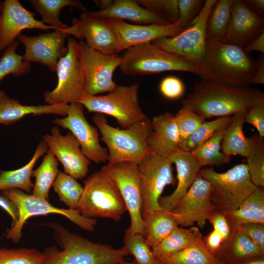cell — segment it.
Instances as JSON below:
<instances>
[{"mask_svg":"<svg viewBox=\"0 0 264 264\" xmlns=\"http://www.w3.org/2000/svg\"><path fill=\"white\" fill-rule=\"evenodd\" d=\"M159 88L162 95L171 100L179 98L185 91L184 83L180 79L175 76L164 78L160 82Z\"/></svg>","mask_w":264,"mask_h":264,"instance_id":"48","label":"cell"},{"mask_svg":"<svg viewBox=\"0 0 264 264\" xmlns=\"http://www.w3.org/2000/svg\"><path fill=\"white\" fill-rule=\"evenodd\" d=\"M225 130L219 131L200 146L190 152L201 167L220 166L230 162L231 157L226 156L221 151V142Z\"/></svg>","mask_w":264,"mask_h":264,"instance_id":"37","label":"cell"},{"mask_svg":"<svg viewBox=\"0 0 264 264\" xmlns=\"http://www.w3.org/2000/svg\"><path fill=\"white\" fill-rule=\"evenodd\" d=\"M139 89L137 83L117 86L107 94L84 95L77 102L81 103L90 112L113 117L121 129H126L148 117L139 105Z\"/></svg>","mask_w":264,"mask_h":264,"instance_id":"8","label":"cell"},{"mask_svg":"<svg viewBox=\"0 0 264 264\" xmlns=\"http://www.w3.org/2000/svg\"><path fill=\"white\" fill-rule=\"evenodd\" d=\"M172 162L169 157L151 154L138 164L142 194V217L143 219L161 209L158 200L165 187L174 185Z\"/></svg>","mask_w":264,"mask_h":264,"instance_id":"13","label":"cell"},{"mask_svg":"<svg viewBox=\"0 0 264 264\" xmlns=\"http://www.w3.org/2000/svg\"><path fill=\"white\" fill-rule=\"evenodd\" d=\"M1 195L13 201L19 211V218L17 223L9 229L6 238L13 242H18L22 236L24 223L30 217L49 214H58L66 217L82 229L94 231L97 220L83 216L76 210L59 208L51 205L48 200L27 194L19 189L2 191Z\"/></svg>","mask_w":264,"mask_h":264,"instance_id":"9","label":"cell"},{"mask_svg":"<svg viewBox=\"0 0 264 264\" xmlns=\"http://www.w3.org/2000/svg\"><path fill=\"white\" fill-rule=\"evenodd\" d=\"M256 61L255 73L249 81V85L264 84V53H261Z\"/></svg>","mask_w":264,"mask_h":264,"instance_id":"52","label":"cell"},{"mask_svg":"<svg viewBox=\"0 0 264 264\" xmlns=\"http://www.w3.org/2000/svg\"><path fill=\"white\" fill-rule=\"evenodd\" d=\"M264 257V251L239 229L232 232L222 243L218 259L225 264H233Z\"/></svg>","mask_w":264,"mask_h":264,"instance_id":"27","label":"cell"},{"mask_svg":"<svg viewBox=\"0 0 264 264\" xmlns=\"http://www.w3.org/2000/svg\"><path fill=\"white\" fill-rule=\"evenodd\" d=\"M143 220V235L151 248L158 245L179 225L176 219L170 211L162 209L154 211Z\"/></svg>","mask_w":264,"mask_h":264,"instance_id":"30","label":"cell"},{"mask_svg":"<svg viewBox=\"0 0 264 264\" xmlns=\"http://www.w3.org/2000/svg\"><path fill=\"white\" fill-rule=\"evenodd\" d=\"M237 229L247 235L264 251V223L249 222L242 224Z\"/></svg>","mask_w":264,"mask_h":264,"instance_id":"50","label":"cell"},{"mask_svg":"<svg viewBox=\"0 0 264 264\" xmlns=\"http://www.w3.org/2000/svg\"><path fill=\"white\" fill-rule=\"evenodd\" d=\"M71 35V27L66 30L54 31L36 36L20 34L17 39L25 47L23 58L29 63L35 62L46 66L56 72L59 60L67 52L65 43Z\"/></svg>","mask_w":264,"mask_h":264,"instance_id":"17","label":"cell"},{"mask_svg":"<svg viewBox=\"0 0 264 264\" xmlns=\"http://www.w3.org/2000/svg\"><path fill=\"white\" fill-rule=\"evenodd\" d=\"M115 264H134L132 261H127L125 260Z\"/></svg>","mask_w":264,"mask_h":264,"instance_id":"58","label":"cell"},{"mask_svg":"<svg viewBox=\"0 0 264 264\" xmlns=\"http://www.w3.org/2000/svg\"><path fill=\"white\" fill-rule=\"evenodd\" d=\"M0 207L11 217L12 221H16L19 217V211L15 203L6 197L0 195Z\"/></svg>","mask_w":264,"mask_h":264,"instance_id":"53","label":"cell"},{"mask_svg":"<svg viewBox=\"0 0 264 264\" xmlns=\"http://www.w3.org/2000/svg\"><path fill=\"white\" fill-rule=\"evenodd\" d=\"M19 41L15 40L4 50L0 58V85L8 75L19 76L30 71L31 63L16 53Z\"/></svg>","mask_w":264,"mask_h":264,"instance_id":"40","label":"cell"},{"mask_svg":"<svg viewBox=\"0 0 264 264\" xmlns=\"http://www.w3.org/2000/svg\"><path fill=\"white\" fill-rule=\"evenodd\" d=\"M227 264H264V257L241 262Z\"/></svg>","mask_w":264,"mask_h":264,"instance_id":"57","label":"cell"},{"mask_svg":"<svg viewBox=\"0 0 264 264\" xmlns=\"http://www.w3.org/2000/svg\"><path fill=\"white\" fill-rule=\"evenodd\" d=\"M199 175L212 186L211 200L223 213L237 209L258 188L251 180L246 164L233 166L224 173L212 167L201 169Z\"/></svg>","mask_w":264,"mask_h":264,"instance_id":"7","label":"cell"},{"mask_svg":"<svg viewBox=\"0 0 264 264\" xmlns=\"http://www.w3.org/2000/svg\"><path fill=\"white\" fill-rule=\"evenodd\" d=\"M78 44V42L74 37L68 38L67 52L59 60L56 67V87L43 95L46 104H69L84 96L85 79L79 58Z\"/></svg>","mask_w":264,"mask_h":264,"instance_id":"11","label":"cell"},{"mask_svg":"<svg viewBox=\"0 0 264 264\" xmlns=\"http://www.w3.org/2000/svg\"><path fill=\"white\" fill-rule=\"evenodd\" d=\"M264 31V18L251 11L242 0H235L229 23L222 42L245 48Z\"/></svg>","mask_w":264,"mask_h":264,"instance_id":"22","label":"cell"},{"mask_svg":"<svg viewBox=\"0 0 264 264\" xmlns=\"http://www.w3.org/2000/svg\"><path fill=\"white\" fill-rule=\"evenodd\" d=\"M69 104L24 105L0 90V124L9 125L28 115L57 114L66 116Z\"/></svg>","mask_w":264,"mask_h":264,"instance_id":"26","label":"cell"},{"mask_svg":"<svg viewBox=\"0 0 264 264\" xmlns=\"http://www.w3.org/2000/svg\"><path fill=\"white\" fill-rule=\"evenodd\" d=\"M202 239L207 249L218 259L224 241L221 235L213 229L206 236L203 237Z\"/></svg>","mask_w":264,"mask_h":264,"instance_id":"51","label":"cell"},{"mask_svg":"<svg viewBox=\"0 0 264 264\" xmlns=\"http://www.w3.org/2000/svg\"><path fill=\"white\" fill-rule=\"evenodd\" d=\"M256 61L244 48L224 42L207 41L201 68V79L249 86Z\"/></svg>","mask_w":264,"mask_h":264,"instance_id":"3","label":"cell"},{"mask_svg":"<svg viewBox=\"0 0 264 264\" xmlns=\"http://www.w3.org/2000/svg\"><path fill=\"white\" fill-rule=\"evenodd\" d=\"M84 110V106L78 102L70 103L66 115L55 118L52 122L69 131L78 141L83 154L90 161L96 163L108 161V150L100 143L99 130L88 122Z\"/></svg>","mask_w":264,"mask_h":264,"instance_id":"15","label":"cell"},{"mask_svg":"<svg viewBox=\"0 0 264 264\" xmlns=\"http://www.w3.org/2000/svg\"><path fill=\"white\" fill-rule=\"evenodd\" d=\"M246 6L257 16L264 18V0H242Z\"/></svg>","mask_w":264,"mask_h":264,"instance_id":"54","label":"cell"},{"mask_svg":"<svg viewBox=\"0 0 264 264\" xmlns=\"http://www.w3.org/2000/svg\"><path fill=\"white\" fill-rule=\"evenodd\" d=\"M244 123L254 127L261 138L264 137V99L261 100L248 109L244 114Z\"/></svg>","mask_w":264,"mask_h":264,"instance_id":"47","label":"cell"},{"mask_svg":"<svg viewBox=\"0 0 264 264\" xmlns=\"http://www.w3.org/2000/svg\"><path fill=\"white\" fill-rule=\"evenodd\" d=\"M251 148L246 165L251 181L257 187H264V143L258 133L250 137Z\"/></svg>","mask_w":264,"mask_h":264,"instance_id":"41","label":"cell"},{"mask_svg":"<svg viewBox=\"0 0 264 264\" xmlns=\"http://www.w3.org/2000/svg\"><path fill=\"white\" fill-rule=\"evenodd\" d=\"M141 5L164 17L170 23L177 22L178 0H136Z\"/></svg>","mask_w":264,"mask_h":264,"instance_id":"45","label":"cell"},{"mask_svg":"<svg viewBox=\"0 0 264 264\" xmlns=\"http://www.w3.org/2000/svg\"><path fill=\"white\" fill-rule=\"evenodd\" d=\"M104 20L115 35L118 54L137 44L174 37L184 30L178 22L167 25L137 24L122 20Z\"/></svg>","mask_w":264,"mask_h":264,"instance_id":"18","label":"cell"},{"mask_svg":"<svg viewBox=\"0 0 264 264\" xmlns=\"http://www.w3.org/2000/svg\"><path fill=\"white\" fill-rule=\"evenodd\" d=\"M232 231L249 222L264 223V189L258 187L236 210L223 213Z\"/></svg>","mask_w":264,"mask_h":264,"instance_id":"29","label":"cell"},{"mask_svg":"<svg viewBox=\"0 0 264 264\" xmlns=\"http://www.w3.org/2000/svg\"><path fill=\"white\" fill-rule=\"evenodd\" d=\"M156 260L157 264H225L210 252L202 238L176 253Z\"/></svg>","mask_w":264,"mask_h":264,"instance_id":"34","label":"cell"},{"mask_svg":"<svg viewBox=\"0 0 264 264\" xmlns=\"http://www.w3.org/2000/svg\"><path fill=\"white\" fill-rule=\"evenodd\" d=\"M202 0H178V20L183 29L187 28L200 13Z\"/></svg>","mask_w":264,"mask_h":264,"instance_id":"46","label":"cell"},{"mask_svg":"<svg viewBox=\"0 0 264 264\" xmlns=\"http://www.w3.org/2000/svg\"><path fill=\"white\" fill-rule=\"evenodd\" d=\"M2 4V1L0 0V13L1 10Z\"/></svg>","mask_w":264,"mask_h":264,"instance_id":"59","label":"cell"},{"mask_svg":"<svg viewBox=\"0 0 264 264\" xmlns=\"http://www.w3.org/2000/svg\"><path fill=\"white\" fill-rule=\"evenodd\" d=\"M119 68L127 75L136 76L161 73L167 71H180L199 76L201 70L183 57L167 52L147 43L137 44L123 51Z\"/></svg>","mask_w":264,"mask_h":264,"instance_id":"6","label":"cell"},{"mask_svg":"<svg viewBox=\"0 0 264 264\" xmlns=\"http://www.w3.org/2000/svg\"><path fill=\"white\" fill-rule=\"evenodd\" d=\"M35 10L42 18V22L55 30H66L69 26L59 18L60 12L66 7L76 8L83 12L87 11L85 6L78 0H30Z\"/></svg>","mask_w":264,"mask_h":264,"instance_id":"33","label":"cell"},{"mask_svg":"<svg viewBox=\"0 0 264 264\" xmlns=\"http://www.w3.org/2000/svg\"><path fill=\"white\" fill-rule=\"evenodd\" d=\"M216 1L205 0L200 13L191 24L176 36L160 38L151 43L183 57L201 70L207 42V22Z\"/></svg>","mask_w":264,"mask_h":264,"instance_id":"10","label":"cell"},{"mask_svg":"<svg viewBox=\"0 0 264 264\" xmlns=\"http://www.w3.org/2000/svg\"><path fill=\"white\" fill-rule=\"evenodd\" d=\"M263 99L264 93L250 86H237L200 79L195 83L182 104L205 119L245 112Z\"/></svg>","mask_w":264,"mask_h":264,"instance_id":"1","label":"cell"},{"mask_svg":"<svg viewBox=\"0 0 264 264\" xmlns=\"http://www.w3.org/2000/svg\"><path fill=\"white\" fill-rule=\"evenodd\" d=\"M115 181L126 204L131 218L128 229L143 235L144 221L142 217V194L138 164L122 162L108 164L102 167Z\"/></svg>","mask_w":264,"mask_h":264,"instance_id":"14","label":"cell"},{"mask_svg":"<svg viewBox=\"0 0 264 264\" xmlns=\"http://www.w3.org/2000/svg\"><path fill=\"white\" fill-rule=\"evenodd\" d=\"M124 243L129 254L133 256L137 264H157L151 247L147 243L142 234L132 233L127 229Z\"/></svg>","mask_w":264,"mask_h":264,"instance_id":"42","label":"cell"},{"mask_svg":"<svg viewBox=\"0 0 264 264\" xmlns=\"http://www.w3.org/2000/svg\"><path fill=\"white\" fill-rule=\"evenodd\" d=\"M245 112L232 116V120L226 129L221 142V151L226 156L241 155L247 157L250 148V138L245 137L243 128Z\"/></svg>","mask_w":264,"mask_h":264,"instance_id":"31","label":"cell"},{"mask_svg":"<svg viewBox=\"0 0 264 264\" xmlns=\"http://www.w3.org/2000/svg\"><path fill=\"white\" fill-rule=\"evenodd\" d=\"M83 192L75 209L83 216L119 221L127 211L115 181L102 167L84 181Z\"/></svg>","mask_w":264,"mask_h":264,"instance_id":"5","label":"cell"},{"mask_svg":"<svg viewBox=\"0 0 264 264\" xmlns=\"http://www.w3.org/2000/svg\"><path fill=\"white\" fill-rule=\"evenodd\" d=\"M78 50L85 79L84 95L95 96L113 91L117 86L113 74L121 63V56L99 52L83 40L78 42Z\"/></svg>","mask_w":264,"mask_h":264,"instance_id":"12","label":"cell"},{"mask_svg":"<svg viewBox=\"0 0 264 264\" xmlns=\"http://www.w3.org/2000/svg\"><path fill=\"white\" fill-rule=\"evenodd\" d=\"M169 157L176 165L177 184L171 195L161 197L158 200L161 209L168 211L187 192L198 176L201 168L190 152L181 149L173 153Z\"/></svg>","mask_w":264,"mask_h":264,"instance_id":"24","label":"cell"},{"mask_svg":"<svg viewBox=\"0 0 264 264\" xmlns=\"http://www.w3.org/2000/svg\"><path fill=\"white\" fill-rule=\"evenodd\" d=\"M232 116L217 117L211 121H205L180 146V149L189 152L196 149L217 132L226 129L232 121Z\"/></svg>","mask_w":264,"mask_h":264,"instance_id":"38","label":"cell"},{"mask_svg":"<svg viewBox=\"0 0 264 264\" xmlns=\"http://www.w3.org/2000/svg\"><path fill=\"white\" fill-rule=\"evenodd\" d=\"M178 129L180 146L205 120L190 108L183 106L175 115Z\"/></svg>","mask_w":264,"mask_h":264,"instance_id":"44","label":"cell"},{"mask_svg":"<svg viewBox=\"0 0 264 264\" xmlns=\"http://www.w3.org/2000/svg\"><path fill=\"white\" fill-rule=\"evenodd\" d=\"M48 147L44 140L38 145L30 160L16 170L0 172V191L19 189L30 194L34 184L31 180L33 168L38 160L47 151Z\"/></svg>","mask_w":264,"mask_h":264,"instance_id":"28","label":"cell"},{"mask_svg":"<svg viewBox=\"0 0 264 264\" xmlns=\"http://www.w3.org/2000/svg\"><path fill=\"white\" fill-rule=\"evenodd\" d=\"M44 225L52 229L62 250L54 245L45 248L41 264H115L129 254L124 246L115 249L109 244L94 242L70 232L59 223Z\"/></svg>","mask_w":264,"mask_h":264,"instance_id":"2","label":"cell"},{"mask_svg":"<svg viewBox=\"0 0 264 264\" xmlns=\"http://www.w3.org/2000/svg\"><path fill=\"white\" fill-rule=\"evenodd\" d=\"M52 186L60 200L75 210L83 192V187L76 179L59 171Z\"/></svg>","mask_w":264,"mask_h":264,"instance_id":"39","label":"cell"},{"mask_svg":"<svg viewBox=\"0 0 264 264\" xmlns=\"http://www.w3.org/2000/svg\"><path fill=\"white\" fill-rule=\"evenodd\" d=\"M235 0H217L208 19L206 35L211 43L222 42L229 23Z\"/></svg>","mask_w":264,"mask_h":264,"instance_id":"36","label":"cell"},{"mask_svg":"<svg viewBox=\"0 0 264 264\" xmlns=\"http://www.w3.org/2000/svg\"><path fill=\"white\" fill-rule=\"evenodd\" d=\"M207 220L212 224L213 229L221 235L224 241L229 239L233 231L223 212L215 209L209 214Z\"/></svg>","mask_w":264,"mask_h":264,"instance_id":"49","label":"cell"},{"mask_svg":"<svg viewBox=\"0 0 264 264\" xmlns=\"http://www.w3.org/2000/svg\"><path fill=\"white\" fill-rule=\"evenodd\" d=\"M93 2L100 8L99 10H104L110 8L113 3V0H94Z\"/></svg>","mask_w":264,"mask_h":264,"instance_id":"56","label":"cell"},{"mask_svg":"<svg viewBox=\"0 0 264 264\" xmlns=\"http://www.w3.org/2000/svg\"><path fill=\"white\" fill-rule=\"evenodd\" d=\"M43 137L49 149L62 164L65 173L76 179L87 176L90 161L83 154L78 141L70 132L63 135L56 126L51 128L50 134Z\"/></svg>","mask_w":264,"mask_h":264,"instance_id":"19","label":"cell"},{"mask_svg":"<svg viewBox=\"0 0 264 264\" xmlns=\"http://www.w3.org/2000/svg\"><path fill=\"white\" fill-rule=\"evenodd\" d=\"M55 30L37 20L35 14L23 6L19 0L2 1L0 13V52L12 44L25 29Z\"/></svg>","mask_w":264,"mask_h":264,"instance_id":"20","label":"cell"},{"mask_svg":"<svg viewBox=\"0 0 264 264\" xmlns=\"http://www.w3.org/2000/svg\"><path fill=\"white\" fill-rule=\"evenodd\" d=\"M43 253L35 248H0V264H41Z\"/></svg>","mask_w":264,"mask_h":264,"instance_id":"43","label":"cell"},{"mask_svg":"<svg viewBox=\"0 0 264 264\" xmlns=\"http://www.w3.org/2000/svg\"><path fill=\"white\" fill-rule=\"evenodd\" d=\"M212 186L199 175L187 192L169 211L176 219L179 225L187 227L197 223L204 227L209 214L216 209L211 200Z\"/></svg>","mask_w":264,"mask_h":264,"instance_id":"16","label":"cell"},{"mask_svg":"<svg viewBox=\"0 0 264 264\" xmlns=\"http://www.w3.org/2000/svg\"><path fill=\"white\" fill-rule=\"evenodd\" d=\"M71 35L80 40L85 39L87 44L105 54H118L115 35L105 20L83 12L79 18L72 22Z\"/></svg>","mask_w":264,"mask_h":264,"instance_id":"21","label":"cell"},{"mask_svg":"<svg viewBox=\"0 0 264 264\" xmlns=\"http://www.w3.org/2000/svg\"><path fill=\"white\" fill-rule=\"evenodd\" d=\"M202 238L197 227L174 229L158 245L152 248L156 259L176 253Z\"/></svg>","mask_w":264,"mask_h":264,"instance_id":"32","label":"cell"},{"mask_svg":"<svg viewBox=\"0 0 264 264\" xmlns=\"http://www.w3.org/2000/svg\"><path fill=\"white\" fill-rule=\"evenodd\" d=\"M246 51L249 53L253 51H257L264 53V31L252 41L245 48Z\"/></svg>","mask_w":264,"mask_h":264,"instance_id":"55","label":"cell"},{"mask_svg":"<svg viewBox=\"0 0 264 264\" xmlns=\"http://www.w3.org/2000/svg\"><path fill=\"white\" fill-rule=\"evenodd\" d=\"M58 161L52 152L48 149L41 164L32 171V176L35 178L31 192L33 196L48 200L50 188L59 171Z\"/></svg>","mask_w":264,"mask_h":264,"instance_id":"35","label":"cell"},{"mask_svg":"<svg viewBox=\"0 0 264 264\" xmlns=\"http://www.w3.org/2000/svg\"><path fill=\"white\" fill-rule=\"evenodd\" d=\"M88 12L103 19L126 20L139 24H171L162 16L144 7L133 0H114L113 4L106 10Z\"/></svg>","mask_w":264,"mask_h":264,"instance_id":"25","label":"cell"},{"mask_svg":"<svg viewBox=\"0 0 264 264\" xmlns=\"http://www.w3.org/2000/svg\"><path fill=\"white\" fill-rule=\"evenodd\" d=\"M93 121L107 147L108 163L132 162L138 164L152 154L147 143L152 132L151 120L148 117L126 129L110 126L105 114L95 113Z\"/></svg>","mask_w":264,"mask_h":264,"instance_id":"4","label":"cell"},{"mask_svg":"<svg viewBox=\"0 0 264 264\" xmlns=\"http://www.w3.org/2000/svg\"><path fill=\"white\" fill-rule=\"evenodd\" d=\"M152 132L147 143L153 155L169 157L180 148V137L175 115L166 111L151 120Z\"/></svg>","mask_w":264,"mask_h":264,"instance_id":"23","label":"cell"}]
</instances>
